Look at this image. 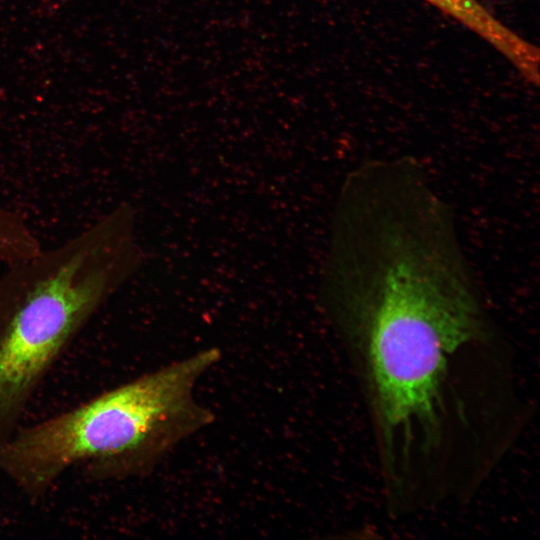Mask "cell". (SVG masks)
<instances>
[{
    "label": "cell",
    "instance_id": "cell-3",
    "mask_svg": "<svg viewBox=\"0 0 540 540\" xmlns=\"http://www.w3.org/2000/svg\"><path fill=\"white\" fill-rule=\"evenodd\" d=\"M455 19L497 51L505 50L513 41V31L495 18L477 0H425Z\"/></svg>",
    "mask_w": 540,
    "mask_h": 540
},
{
    "label": "cell",
    "instance_id": "cell-2",
    "mask_svg": "<svg viewBox=\"0 0 540 540\" xmlns=\"http://www.w3.org/2000/svg\"><path fill=\"white\" fill-rule=\"evenodd\" d=\"M123 232L99 217L0 276V446L20 427L43 380L135 272Z\"/></svg>",
    "mask_w": 540,
    "mask_h": 540
},
{
    "label": "cell",
    "instance_id": "cell-1",
    "mask_svg": "<svg viewBox=\"0 0 540 540\" xmlns=\"http://www.w3.org/2000/svg\"><path fill=\"white\" fill-rule=\"evenodd\" d=\"M220 358L217 348L201 350L19 427L0 446V474L37 498L76 466L99 481L149 473L178 444L214 421L194 390Z\"/></svg>",
    "mask_w": 540,
    "mask_h": 540
},
{
    "label": "cell",
    "instance_id": "cell-4",
    "mask_svg": "<svg viewBox=\"0 0 540 540\" xmlns=\"http://www.w3.org/2000/svg\"><path fill=\"white\" fill-rule=\"evenodd\" d=\"M42 244L19 212L0 206V263L10 265L37 254Z\"/></svg>",
    "mask_w": 540,
    "mask_h": 540
}]
</instances>
